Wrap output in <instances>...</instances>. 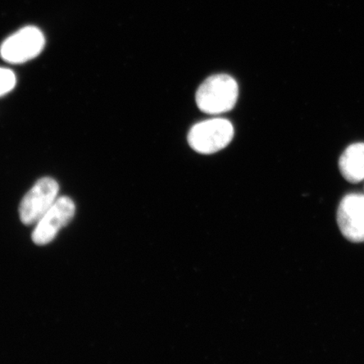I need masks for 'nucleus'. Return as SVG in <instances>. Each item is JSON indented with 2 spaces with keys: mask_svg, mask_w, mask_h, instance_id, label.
<instances>
[{
  "mask_svg": "<svg viewBox=\"0 0 364 364\" xmlns=\"http://www.w3.org/2000/svg\"><path fill=\"white\" fill-rule=\"evenodd\" d=\"M238 85L227 75L209 77L200 85L196 95V102L200 110L217 115L232 110L237 102Z\"/></svg>",
  "mask_w": 364,
  "mask_h": 364,
  "instance_id": "1",
  "label": "nucleus"
},
{
  "mask_svg": "<svg viewBox=\"0 0 364 364\" xmlns=\"http://www.w3.org/2000/svg\"><path fill=\"white\" fill-rule=\"evenodd\" d=\"M234 136L230 121L213 118L194 125L188 134V143L195 151L208 154L225 149Z\"/></svg>",
  "mask_w": 364,
  "mask_h": 364,
  "instance_id": "2",
  "label": "nucleus"
},
{
  "mask_svg": "<svg viewBox=\"0 0 364 364\" xmlns=\"http://www.w3.org/2000/svg\"><path fill=\"white\" fill-rule=\"evenodd\" d=\"M58 191V182L50 177H44L36 182L23 198L20 205V218L23 224H38L55 203Z\"/></svg>",
  "mask_w": 364,
  "mask_h": 364,
  "instance_id": "3",
  "label": "nucleus"
},
{
  "mask_svg": "<svg viewBox=\"0 0 364 364\" xmlns=\"http://www.w3.org/2000/svg\"><path fill=\"white\" fill-rule=\"evenodd\" d=\"M44 46L42 31L36 27L27 26L4 41L0 48V55L4 61L20 65L38 56Z\"/></svg>",
  "mask_w": 364,
  "mask_h": 364,
  "instance_id": "4",
  "label": "nucleus"
},
{
  "mask_svg": "<svg viewBox=\"0 0 364 364\" xmlns=\"http://www.w3.org/2000/svg\"><path fill=\"white\" fill-rule=\"evenodd\" d=\"M75 213V205L70 198L61 197L36 225L33 240L38 245H47L56 237L58 231L72 220Z\"/></svg>",
  "mask_w": 364,
  "mask_h": 364,
  "instance_id": "5",
  "label": "nucleus"
},
{
  "mask_svg": "<svg viewBox=\"0 0 364 364\" xmlns=\"http://www.w3.org/2000/svg\"><path fill=\"white\" fill-rule=\"evenodd\" d=\"M341 234L354 243L364 242V196L353 193L341 200L338 210Z\"/></svg>",
  "mask_w": 364,
  "mask_h": 364,
  "instance_id": "6",
  "label": "nucleus"
},
{
  "mask_svg": "<svg viewBox=\"0 0 364 364\" xmlns=\"http://www.w3.org/2000/svg\"><path fill=\"white\" fill-rule=\"evenodd\" d=\"M339 169L344 178L353 183L364 180V143L350 145L339 159Z\"/></svg>",
  "mask_w": 364,
  "mask_h": 364,
  "instance_id": "7",
  "label": "nucleus"
},
{
  "mask_svg": "<svg viewBox=\"0 0 364 364\" xmlns=\"http://www.w3.org/2000/svg\"><path fill=\"white\" fill-rule=\"evenodd\" d=\"M16 78L14 72L8 68H0V97L15 88Z\"/></svg>",
  "mask_w": 364,
  "mask_h": 364,
  "instance_id": "8",
  "label": "nucleus"
}]
</instances>
